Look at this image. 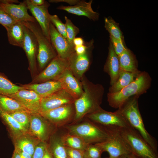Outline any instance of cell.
I'll return each mask as SVG.
<instances>
[{
	"mask_svg": "<svg viewBox=\"0 0 158 158\" xmlns=\"http://www.w3.org/2000/svg\"><path fill=\"white\" fill-rule=\"evenodd\" d=\"M81 79L83 92L74 103L75 114L73 124L101 107L104 93V88L102 85L93 84L83 77Z\"/></svg>",
	"mask_w": 158,
	"mask_h": 158,
	"instance_id": "6da1fadb",
	"label": "cell"
},
{
	"mask_svg": "<svg viewBox=\"0 0 158 158\" xmlns=\"http://www.w3.org/2000/svg\"><path fill=\"white\" fill-rule=\"evenodd\" d=\"M139 97L134 96L129 98L117 110L124 117L130 126L158 154L157 141L147 132L143 123L139 108Z\"/></svg>",
	"mask_w": 158,
	"mask_h": 158,
	"instance_id": "7a4b0ae2",
	"label": "cell"
},
{
	"mask_svg": "<svg viewBox=\"0 0 158 158\" xmlns=\"http://www.w3.org/2000/svg\"><path fill=\"white\" fill-rule=\"evenodd\" d=\"M152 81L147 72L141 71L133 81L119 91L112 93H108L107 101L109 105L118 109L131 97L140 96L146 93L150 87Z\"/></svg>",
	"mask_w": 158,
	"mask_h": 158,
	"instance_id": "3957f363",
	"label": "cell"
},
{
	"mask_svg": "<svg viewBox=\"0 0 158 158\" xmlns=\"http://www.w3.org/2000/svg\"><path fill=\"white\" fill-rule=\"evenodd\" d=\"M115 128L128 150L138 158H158V154L130 126Z\"/></svg>",
	"mask_w": 158,
	"mask_h": 158,
	"instance_id": "277c9868",
	"label": "cell"
},
{
	"mask_svg": "<svg viewBox=\"0 0 158 158\" xmlns=\"http://www.w3.org/2000/svg\"><path fill=\"white\" fill-rule=\"evenodd\" d=\"M66 128L68 133L79 137L87 145L104 142L109 137L107 128L89 119L87 122L67 126Z\"/></svg>",
	"mask_w": 158,
	"mask_h": 158,
	"instance_id": "5b68a950",
	"label": "cell"
},
{
	"mask_svg": "<svg viewBox=\"0 0 158 158\" xmlns=\"http://www.w3.org/2000/svg\"><path fill=\"white\" fill-rule=\"evenodd\" d=\"M22 23L33 33L36 38L38 47L37 60L39 68L42 69L57 56V54L51 42L44 35L37 22Z\"/></svg>",
	"mask_w": 158,
	"mask_h": 158,
	"instance_id": "8992f818",
	"label": "cell"
},
{
	"mask_svg": "<svg viewBox=\"0 0 158 158\" xmlns=\"http://www.w3.org/2000/svg\"><path fill=\"white\" fill-rule=\"evenodd\" d=\"M85 116L91 121L105 127L125 128L130 126L124 117L117 110L112 112L100 107Z\"/></svg>",
	"mask_w": 158,
	"mask_h": 158,
	"instance_id": "52a82bcc",
	"label": "cell"
},
{
	"mask_svg": "<svg viewBox=\"0 0 158 158\" xmlns=\"http://www.w3.org/2000/svg\"><path fill=\"white\" fill-rule=\"evenodd\" d=\"M105 128L109 132V138L104 142L97 144L101 147L104 152H107L109 153V158H118L131 153L114 127Z\"/></svg>",
	"mask_w": 158,
	"mask_h": 158,
	"instance_id": "ba28073f",
	"label": "cell"
},
{
	"mask_svg": "<svg viewBox=\"0 0 158 158\" xmlns=\"http://www.w3.org/2000/svg\"><path fill=\"white\" fill-rule=\"evenodd\" d=\"M93 44L94 40L92 39L88 42V47L85 53L78 55L75 52L67 60L68 68L78 80L83 77L84 73L89 67Z\"/></svg>",
	"mask_w": 158,
	"mask_h": 158,
	"instance_id": "9c48e42d",
	"label": "cell"
},
{
	"mask_svg": "<svg viewBox=\"0 0 158 158\" xmlns=\"http://www.w3.org/2000/svg\"><path fill=\"white\" fill-rule=\"evenodd\" d=\"M68 68V60L61 58L57 55L41 72L35 77L33 82L36 83L57 80Z\"/></svg>",
	"mask_w": 158,
	"mask_h": 158,
	"instance_id": "30bf717a",
	"label": "cell"
},
{
	"mask_svg": "<svg viewBox=\"0 0 158 158\" xmlns=\"http://www.w3.org/2000/svg\"><path fill=\"white\" fill-rule=\"evenodd\" d=\"M40 114L55 125L62 126L73 121L75 114L74 105H64Z\"/></svg>",
	"mask_w": 158,
	"mask_h": 158,
	"instance_id": "8fae6325",
	"label": "cell"
},
{
	"mask_svg": "<svg viewBox=\"0 0 158 158\" xmlns=\"http://www.w3.org/2000/svg\"><path fill=\"white\" fill-rule=\"evenodd\" d=\"M49 37L51 42L59 57L68 60L75 52L73 44L60 34L50 22L49 25Z\"/></svg>",
	"mask_w": 158,
	"mask_h": 158,
	"instance_id": "7c38bea8",
	"label": "cell"
},
{
	"mask_svg": "<svg viewBox=\"0 0 158 158\" xmlns=\"http://www.w3.org/2000/svg\"><path fill=\"white\" fill-rule=\"evenodd\" d=\"M75 100L64 90H60L47 97L42 98L39 114L64 105L74 104Z\"/></svg>",
	"mask_w": 158,
	"mask_h": 158,
	"instance_id": "4fadbf2b",
	"label": "cell"
},
{
	"mask_svg": "<svg viewBox=\"0 0 158 158\" xmlns=\"http://www.w3.org/2000/svg\"><path fill=\"white\" fill-rule=\"evenodd\" d=\"M27 7L35 19L38 22L42 30L46 37L50 41L49 32V25L50 22L48 8L50 4L45 1L44 4L40 6L32 4L30 0H25Z\"/></svg>",
	"mask_w": 158,
	"mask_h": 158,
	"instance_id": "5bb4252c",
	"label": "cell"
},
{
	"mask_svg": "<svg viewBox=\"0 0 158 158\" xmlns=\"http://www.w3.org/2000/svg\"><path fill=\"white\" fill-rule=\"evenodd\" d=\"M8 97L21 103L31 113H40L42 98L35 91L24 89Z\"/></svg>",
	"mask_w": 158,
	"mask_h": 158,
	"instance_id": "9a60e30c",
	"label": "cell"
},
{
	"mask_svg": "<svg viewBox=\"0 0 158 158\" xmlns=\"http://www.w3.org/2000/svg\"><path fill=\"white\" fill-rule=\"evenodd\" d=\"M24 30V38L22 48L28 58L30 70L31 71H34L36 68L38 51L37 42L34 34L25 25Z\"/></svg>",
	"mask_w": 158,
	"mask_h": 158,
	"instance_id": "2e32d148",
	"label": "cell"
},
{
	"mask_svg": "<svg viewBox=\"0 0 158 158\" xmlns=\"http://www.w3.org/2000/svg\"><path fill=\"white\" fill-rule=\"evenodd\" d=\"M0 8L17 21L37 22L33 16L28 14L25 1L18 4L0 2Z\"/></svg>",
	"mask_w": 158,
	"mask_h": 158,
	"instance_id": "e0dca14e",
	"label": "cell"
},
{
	"mask_svg": "<svg viewBox=\"0 0 158 158\" xmlns=\"http://www.w3.org/2000/svg\"><path fill=\"white\" fill-rule=\"evenodd\" d=\"M57 80L60 82L62 89L75 100L79 98L83 92L81 83L68 68L64 71Z\"/></svg>",
	"mask_w": 158,
	"mask_h": 158,
	"instance_id": "ac0fdd59",
	"label": "cell"
},
{
	"mask_svg": "<svg viewBox=\"0 0 158 158\" xmlns=\"http://www.w3.org/2000/svg\"><path fill=\"white\" fill-rule=\"evenodd\" d=\"M44 119L39 113H30L28 133L43 142H45L49 135L48 126Z\"/></svg>",
	"mask_w": 158,
	"mask_h": 158,
	"instance_id": "d6986e66",
	"label": "cell"
},
{
	"mask_svg": "<svg viewBox=\"0 0 158 158\" xmlns=\"http://www.w3.org/2000/svg\"><path fill=\"white\" fill-rule=\"evenodd\" d=\"M92 2V0H90L89 2L80 0L75 5L69 6H60L57 9L65 11L78 16H84L90 20L96 21L98 20L99 15L98 13L92 10L91 6Z\"/></svg>",
	"mask_w": 158,
	"mask_h": 158,
	"instance_id": "ffe728a7",
	"label": "cell"
},
{
	"mask_svg": "<svg viewBox=\"0 0 158 158\" xmlns=\"http://www.w3.org/2000/svg\"><path fill=\"white\" fill-rule=\"evenodd\" d=\"M108 50V55L104 70L110 77L111 86L117 80L120 69L118 56L115 52L110 41Z\"/></svg>",
	"mask_w": 158,
	"mask_h": 158,
	"instance_id": "44dd1931",
	"label": "cell"
},
{
	"mask_svg": "<svg viewBox=\"0 0 158 158\" xmlns=\"http://www.w3.org/2000/svg\"><path fill=\"white\" fill-rule=\"evenodd\" d=\"M23 86L25 89L35 91L42 98L63 89L61 83L58 80H50L40 84H26Z\"/></svg>",
	"mask_w": 158,
	"mask_h": 158,
	"instance_id": "7402d4cb",
	"label": "cell"
},
{
	"mask_svg": "<svg viewBox=\"0 0 158 158\" xmlns=\"http://www.w3.org/2000/svg\"><path fill=\"white\" fill-rule=\"evenodd\" d=\"M24 25L22 21H17L11 26L5 28L9 43L22 47L24 38Z\"/></svg>",
	"mask_w": 158,
	"mask_h": 158,
	"instance_id": "603a6c76",
	"label": "cell"
},
{
	"mask_svg": "<svg viewBox=\"0 0 158 158\" xmlns=\"http://www.w3.org/2000/svg\"><path fill=\"white\" fill-rule=\"evenodd\" d=\"M118 56L121 69L133 73L140 71L136 56L130 49L127 48Z\"/></svg>",
	"mask_w": 158,
	"mask_h": 158,
	"instance_id": "cb8c5ba5",
	"label": "cell"
},
{
	"mask_svg": "<svg viewBox=\"0 0 158 158\" xmlns=\"http://www.w3.org/2000/svg\"><path fill=\"white\" fill-rule=\"evenodd\" d=\"M28 133L16 137L15 149L28 153L32 156L37 145L41 142L28 135Z\"/></svg>",
	"mask_w": 158,
	"mask_h": 158,
	"instance_id": "d4e9b609",
	"label": "cell"
},
{
	"mask_svg": "<svg viewBox=\"0 0 158 158\" xmlns=\"http://www.w3.org/2000/svg\"><path fill=\"white\" fill-rule=\"evenodd\" d=\"M141 71L133 73L120 69L117 80L109 87L108 93H112L119 91L133 81Z\"/></svg>",
	"mask_w": 158,
	"mask_h": 158,
	"instance_id": "484cf974",
	"label": "cell"
},
{
	"mask_svg": "<svg viewBox=\"0 0 158 158\" xmlns=\"http://www.w3.org/2000/svg\"><path fill=\"white\" fill-rule=\"evenodd\" d=\"M0 117L4 123L17 137L28 133V131L22 126L8 113L0 109Z\"/></svg>",
	"mask_w": 158,
	"mask_h": 158,
	"instance_id": "4316f807",
	"label": "cell"
},
{
	"mask_svg": "<svg viewBox=\"0 0 158 158\" xmlns=\"http://www.w3.org/2000/svg\"><path fill=\"white\" fill-rule=\"evenodd\" d=\"M0 109L8 113L19 111H29L18 101L11 97L1 95H0Z\"/></svg>",
	"mask_w": 158,
	"mask_h": 158,
	"instance_id": "83f0119b",
	"label": "cell"
},
{
	"mask_svg": "<svg viewBox=\"0 0 158 158\" xmlns=\"http://www.w3.org/2000/svg\"><path fill=\"white\" fill-rule=\"evenodd\" d=\"M60 138L65 147L83 151L89 145L79 137L68 133L62 135Z\"/></svg>",
	"mask_w": 158,
	"mask_h": 158,
	"instance_id": "f1b7e54d",
	"label": "cell"
},
{
	"mask_svg": "<svg viewBox=\"0 0 158 158\" xmlns=\"http://www.w3.org/2000/svg\"><path fill=\"white\" fill-rule=\"evenodd\" d=\"M24 89L25 88L23 86L16 85L0 75V95L8 97Z\"/></svg>",
	"mask_w": 158,
	"mask_h": 158,
	"instance_id": "f546056e",
	"label": "cell"
},
{
	"mask_svg": "<svg viewBox=\"0 0 158 158\" xmlns=\"http://www.w3.org/2000/svg\"><path fill=\"white\" fill-rule=\"evenodd\" d=\"M52 140L50 148H48L53 158H68L65 147L60 138L54 137Z\"/></svg>",
	"mask_w": 158,
	"mask_h": 158,
	"instance_id": "4dcf8cb0",
	"label": "cell"
},
{
	"mask_svg": "<svg viewBox=\"0 0 158 158\" xmlns=\"http://www.w3.org/2000/svg\"><path fill=\"white\" fill-rule=\"evenodd\" d=\"M104 28L109 32L110 35L115 38L124 42V38L119 24L111 18L109 17L104 19Z\"/></svg>",
	"mask_w": 158,
	"mask_h": 158,
	"instance_id": "1f68e13d",
	"label": "cell"
},
{
	"mask_svg": "<svg viewBox=\"0 0 158 158\" xmlns=\"http://www.w3.org/2000/svg\"><path fill=\"white\" fill-rule=\"evenodd\" d=\"M30 113L29 111H19L8 113L29 132Z\"/></svg>",
	"mask_w": 158,
	"mask_h": 158,
	"instance_id": "d6a6232c",
	"label": "cell"
},
{
	"mask_svg": "<svg viewBox=\"0 0 158 158\" xmlns=\"http://www.w3.org/2000/svg\"><path fill=\"white\" fill-rule=\"evenodd\" d=\"M103 152L102 148L97 144H90L83 151L84 158H101Z\"/></svg>",
	"mask_w": 158,
	"mask_h": 158,
	"instance_id": "836d02e7",
	"label": "cell"
},
{
	"mask_svg": "<svg viewBox=\"0 0 158 158\" xmlns=\"http://www.w3.org/2000/svg\"><path fill=\"white\" fill-rule=\"evenodd\" d=\"M67 40L70 43H73V40L76 36L79 33V29L74 25L67 17L65 16Z\"/></svg>",
	"mask_w": 158,
	"mask_h": 158,
	"instance_id": "e575fe53",
	"label": "cell"
},
{
	"mask_svg": "<svg viewBox=\"0 0 158 158\" xmlns=\"http://www.w3.org/2000/svg\"><path fill=\"white\" fill-rule=\"evenodd\" d=\"M49 18L50 22L54 25L58 32L65 38L67 39L65 24L63 23L56 15L50 14Z\"/></svg>",
	"mask_w": 158,
	"mask_h": 158,
	"instance_id": "d590c367",
	"label": "cell"
},
{
	"mask_svg": "<svg viewBox=\"0 0 158 158\" xmlns=\"http://www.w3.org/2000/svg\"><path fill=\"white\" fill-rule=\"evenodd\" d=\"M16 22L0 8V24L5 28L11 26Z\"/></svg>",
	"mask_w": 158,
	"mask_h": 158,
	"instance_id": "8d00e7d4",
	"label": "cell"
},
{
	"mask_svg": "<svg viewBox=\"0 0 158 158\" xmlns=\"http://www.w3.org/2000/svg\"><path fill=\"white\" fill-rule=\"evenodd\" d=\"M110 41L111 42L116 54L119 56L127 48L124 45V42L117 40L109 35Z\"/></svg>",
	"mask_w": 158,
	"mask_h": 158,
	"instance_id": "74e56055",
	"label": "cell"
},
{
	"mask_svg": "<svg viewBox=\"0 0 158 158\" xmlns=\"http://www.w3.org/2000/svg\"><path fill=\"white\" fill-rule=\"evenodd\" d=\"M48 147L45 142L41 141L36 147L32 158H42Z\"/></svg>",
	"mask_w": 158,
	"mask_h": 158,
	"instance_id": "f35d334b",
	"label": "cell"
},
{
	"mask_svg": "<svg viewBox=\"0 0 158 158\" xmlns=\"http://www.w3.org/2000/svg\"><path fill=\"white\" fill-rule=\"evenodd\" d=\"M65 148L68 158H84L83 151L66 147Z\"/></svg>",
	"mask_w": 158,
	"mask_h": 158,
	"instance_id": "ab89813d",
	"label": "cell"
},
{
	"mask_svg": "<svg viewBox=\"0 0 158 158\" xmlns=\"http://www.w3.org/2000/svg\"><path fill=\"white\" fill-rule=\"evenodd\" d=\"M88 46V42L83 45L75 46L74 48L75 52L78 55L82 54L86 51Z\"/></svg>",
	"mask_w": 158,
	"mask_h": 158,
	"instance_id": "60d3db41",
	"label": "cell"
},
{
	"mask_svg": "<svg viewBox=\"0 0 158 158\" xmlns=\"http://www.w3.org/2000/svg\"><path fill=\"white\" fill-rule=\"evenodd\" d=\"M80 0H50L49 1L51 3H57L60 2L66 3L70 5H74L78 3Z\"/></svg>",
	"mask_w": 158,
	"mask_h": 158,
	"instance_id": "b9f144b4",
	"label": "cell"
},
{
	"mask_svg": "<svg viewBox=\"0 0 158 158\" xmlns=\"http://www.w3.org/2000/svg\"><path fill=\"white\" fill-rule=\"evenodd\" d=\"M73 43L75 47L83 45L85 44L83 39L80 37L75 38L73 40Z\"/></svg>",
	"mask_w": 158,
	"mask_h": 158,
	"instance_id": "7bdbcfd3",
	"label": "cell"
},
{
	"mask_svg": "<svg viewBox=\"0 0 158 158\" xmlns=\"http://www.w3.org/2000/svg\"><path fill=\"white\" fill-rule=\"evenodd\" d=\"M19 154L21 158H32V156L29 154L15 149Z\"/></svg>",
	"mask_w": 158,
	"mask_h": 158,
	"instance_id": "ee69618b",
	"label": "cell"
},
{
	"mask_svg": "<svg viewBox=\"0 0 158 158\" xmlns=\"http://www.w3.org/2000/svg\"><path fill=\"white\" fill-rule=\"evenodd\" d=\"M30 2L33 5L36 6L42 5L45 2L44 0H30Z\"/></svg>",
	"mask_w": 158,
	"mask_h": 158,
	"instance_id": "f6af8a7d",
	"label": "cell"
},
{
	"mask_svg": "<svg viewBox=\"0 0 158 158\" xmlns=\"http://www.w3.org/2000/svg\"><path fill=\"white\" fill-rule=\"evenodd\" d=\"M119 158H138L132 153L124 154L119 157Z\"/></svg>",
	"mask_w": 158,
	"mask_h": 158,
	"instance_id": "bcb514c9",
	"label": "cell"
},
{
	"mask_svg": "<svg viewBox=\"0 0 158 158\" xmlns=\"http://www.w3.org/2000/svg\"><path fill=\"white\" fill-rule=\"evenodd\" d=\"M42 158H53L52 155L48 149V147L46 150Z\"/></svg>",
	"mask_w": 158,
	"mask_h": 158,
	"instance_id": "7dc6e473",
	"label": "cell"
},
{
	"mask_svg": "<svg viewBox=\"0 0 158 158\" xmlns=\"http://www.w3.org/2000/svg\"><path fill=\"white\" fill-rule=\"evenodd\" d=\"M11 158H21L18 152L15 149Z\"/></svg>",
	"mask_w": 158,
	"mask_h": 158,
	"instance_id": "c3c4849f",
	"label": "cell"
},
{
	"mask_svg": "<svg viewBox=\"0 0 158 158\" xmlns=\"http://www.w3.org/2000/svg\"><path fill=\"white\" fill-rule=\"evenodd\" d=\"M1 0H0V2H1Z\"/></svg>",
	"mask_w": 158,
	"mask_h": 158,
	"instance_id": "681fc988",
	"label": "cell"
},
{
	"mask_svg": "<svg viewBox=\"0 0 158 158\" xmlns=\"http://www.w3.org/2000/svg\"><path fill=\"white\" fill-rule=\"evenodd\" d=\"M109 158L108 157V158Z\"/></svg>",
	"mask_w": 158,
	"mask_h": 158,
	"instance_id": "f907efd6",
	"label": "cell"
},
{
	"mask_svg": "<svg viewBox=\"0 0 158 158\" xmlns=\"http://www.w3.org/2000/svg\"></svg>",
	"mask_w": 158,
	"mask_h": 158,
	"instance_id": "816d5d0a",
	"label": "cell"
}]
</instances>
